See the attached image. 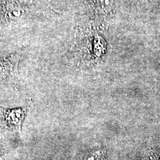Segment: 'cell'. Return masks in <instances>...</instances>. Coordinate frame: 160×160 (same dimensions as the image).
I'll use <instances>...</instances> for the list:
<instances>
[{"label":"cell","mask_w":160,"mask_h":160,"mask_svg":"<svg viewBox=\"0 0 160 160\" xmlns=\"http://www.w3.org/2000/svg\"><path fill=\"white\" fill-rule=\"evenodd\" d=\"M28 109V106L23 108L14 109L0 107V126L12 131L21 132L22 123Z\"/></svg>","instance_id":"obj_1"},{"label":"cell","mask_w":160,"mask_h":160,"mask_svg":"<svg viewBox=\"0 0 160 160\" xmlns=\"http://www.w3.org/2000/svg\"><path fill=\"white\" fill-rule=\"evenodd\" d=\"M20 59L18 53L12 54L9 57L0 59V81L18 75V65Z\"/></svg>","instance_id":"obj_2"},{"label":"cell","mask_w":160,"mask_h":160,"mask_svg":"<svg viewBox=\"0 0 160 160\" xmlns=\"http://www.w3.org/2000/svg\"><path fill=\"white\" fill-rule=\"evenodd\" d=\"M99 12L107 13L111 10L113 0H95Z\"/></svg>","instance_id":"obj_3"},{"label":"cell","mask_w":160,"mask_h":160,"mask_svg":"<svg viewBox=\"0 0 160 160\" xmlns=\"http://www.w3.org/2000/svg\"><path fill=\"white\" fill-rule=\"evenodd\" d=\"M33 1V0H30V3H32Z\"/></svg>","instance_id":"obj_4"},{"label":"cell","mask_w":160,"mask_h":160,"mask_svg":"<svg viewBox=\"0 0 160 160\" xmlns=\"http://www.w3.org/2000/svg\"><path fill=\"white\" fill-rule=\"evenodd\" d=\"M1 160V153H0V160Z\"/></svg>","instance_id":"obj_5"}]
</instances>
